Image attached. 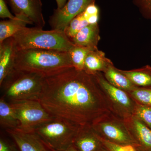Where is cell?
<instances>
[{"instance_id":"obj_9","label":"cell","mask_w":151,"mask_h":151,"mask_svg":"<svg viewBox=\"0 0 151 151\" xmlns=\"http://www.w3.org/2000/svg\"><path fill=\"white\" fill-rule=\"evenodd\" d=\"M6 131L21 151H52L34 132H24L18 129Z\"/></svg>"},{"instance_id":"obj_27","label":"cell","mask_w":151,"mask_h":151,"mask_svg":"<svg viewBox=\"0 0 151 151\" xmlns=\"http://www.w3.org/2000/svg\"><path fill=\"white\" fill-rule=\"evenodd\" d=\"M137 115L151 129V108L140 106L137 109Z\"/></svg>"},{"instance_id":"obj_1","label":"cell","mask_w":151,"mask_h":151,"mask_svg":"<svg viewBox=\"0 0 151 151\" xmlns=\"http://www.w3.org/2000/svg\"><path fill=\"white\" fill-rule=\"evenodd\" d=\"M97 94L91 75L73 67L44 77L39 101L52 116L82 126L96 115Z\"/></svg>"},{"instance_id":"obj_5","label":"cell","mask_w":151,"mask_h":151,"mask_svg":"<svg viewBox=\"0 0 151 151\" xmlns=\"http://www.w3.org/2000/svg\"><path fill=\"white\" fill-rule=\"evenodd\" d=\"M80 125L54 117L41 124L34 132L52 150H62L73 145Z\"/></svg>"},{"instance_id":"obj_10","label":"cell","mask_w":151,"mask_h":151,"mask_svg":"<svg viewBox=\"0 0 151 151\" xmlns=\"http://www.w3.org/2000/svg\"><path fill=\"white\" fill-rule=\"evenodd\" d=\"M17 52L13 37L0 43V84L15 69Z\"/></svg>"},{"instance_id":"obj_23","label":"cell","mask_w":151,"mask_h":151,"mask_svg":"<svg viewBox=\"0 0 151 151\" xmlns=\"http://www.w3.org/2000/svg\"><path fill=\"white\" fill-rule=\"evenodd\" d=\"M101 142L108 150L110 151H141L139 147L135 145H120L112 142L110 141L100 138Z\"/></svg>"},{"instance_id":"obj_2","label":"cell","mask_w":151,"mask_h":151,"mask_svg":"<svg viewBox=\"0 0 151 151\" xmlns=\"http://www.w3.org/2000/svg\"><path fill=\"white\" fill-rule=\"evenodd\" d=\"M73 67L68 51L22 50L17 51L15 60L16 69L37 73L43 77Z\"/></svg>"},{"instance_id":"obj_3","label":"cell","mask_w":151,"mask_h":151,"mask_svg":"<svg viewBox=\"0 0 151 151\" xmlns=\"http://www.w3.org/2000/svg\"><path fill=\"white\" fill-rule=\"evenodd\" d=\"M17 51L29 49L69 51L75 45L63 31L27 27L13 36Z\"/></svg>"},{"instance_id":"obj_6","label":"cell","mask_w":151,"mask_h":151,"mask_svg":"<svg viewBox=\"0 0 151 151\" xmlns=\"http://www.w3.org/2000/svg\"><path fill=\"white\" fill-rule=\"evenodd\" d=\"M10 103L19 123L18 130L22 132H34L37 127L54 117L38 100H26Z\"/></svg>"},{"instance_id":"obj_26","label":"cell","mask_w":151,"mask_h":151,"mask_svg":"<svg viewBox=\"0 0 151 151\" xmlns=\"http://www.w3.org/2000/svg\"><path fill=\"white\" fill-rule=\"evenodd\" d=\"M144 17L151 20V0H134Z\"/></svg>"},{"instance_id":"obj_32","label":"cell","mask_w":151,"mask_h":151,"mask_svg":"<svg viewBox=\"0 0 151 151\" xmlns=\"http://www.w3.org/2000/svg\"><path fill=\"white\" fill-rule=\"evenodd\" d=\"M99 151H110L108 150V149L106 148L105 147V146L103 145V147H102L100 149V150H99Z\"/></svg>"},{"instance_id":"obj_30","label":"cell","mask_w":151,"mask_h":151,"mask_svg":"<svg viewBox=\"0 0 151 151\" xmlns=\"http://www.w3.org/2000/svg\"><path fill=\"white\" fill-rule=\"evenodd\" d=\"M67 0H56L57 9L62 8L66 4Z\"/></svg>"},{"instance_id":"obj_13","label":"cell","mask_w":151,"mask_h":151,"mask_svg":"<svg viewBox=\"0 0 151 151\" xmlns=\"http://www.w3.org/2000/svg\"><path fill=\"white\" fill-rule=\"evenodd\" d=\"M15 16L16 18L0 22V43L27 27V24H33L29 19L24 16Z\"/></svg>"},{"instance_id":"obj_4","label":"cell","mask_w":151,"mask_h":151,"mask_svg":"<svg viewBox=\"0 0 151 151\" xmlns=\"http://www.w3.org/2000/svg\"><path fill=\"white\" fill-rule=\"evenodd\" d=\"M43 76L37 73L17 70L0 84L2 97L9 103L38 100L42 89Z\"/></svg>"},{"instance_id":"obj_21","label":"cell","mask_w":151,"mask_h":151,"mask_svg":"<svg viewBox=\"0 0 151 151\" xmlns=\"http://www.w3.org/2000/svg\"><path fill=\"white\" fill-rule=\"evenodd\" d=\"M89 25L82 12L75 17L65 29L64 32L69 39L73 37L82 28Z\"/></svg>"},{"instance_id":"obj_25","label":"cell","mask_w":151,"mask_h":151,"mask_svg":"<svg viewBox=\"0 0 151 151\" xmlns=\"http://www.w3.org/2000/svg\"><path fill=\"white\" fill-rule=\"evenodd\" d=\"M134 97L140 102L151 105V89H138L132 93Z\"/></svg>"},{"instance_id":"obj_12","label":"cell","mask_w":151,"mask_h":151,"mask_svg":"<svg viewBox=\"0 0 151 151\" xmlns=\"http://www.w3.org/2000/svg\"><path fill=\"white\" fill-rule=\"evenodd\" d=\"M99 39V30L97 24L86 26L70 40L76 46L95 50Z\"/></svg>"},{"instance_id":"obj_18","label":"cell","mask_w":151,"mask_h":151,"mask_svg":"<svg viewBox=\"0 0 151 151\" xmlns=\"http://www.w3.org/2000/svg\"><path fill=\"white\" fill-rule=\"evenodd\" d=\"M100 83L108 94L117 103L125 107H129L131 105L129 98L124 91L113 86L104 79H100Z\"/></svg>"},{"instance_id":"obj_7","label":"cell","mask_w":151,"mask_h":151,"mask_svg":"<svg viewBox=\"0 0 151 151\" xmlns=\"http://www.w3.org/2000/svg\"><path fill=\"white\" fill-rule=\"evenodd\" d=\"M95 0H67L64 6L54 10L48 22L52 29L63 31L73 18Z\"/></svg>"},{"instance_id":"obj_28","label":"cell","mask_w":151,"mask_h":151,"mask_svg":"<svg viewBox=\"0 0 151 151\" xmlns=\"http://www.w3.org/2000/svg\"><path fill=\"white\" fill-rule=\"evenodd\" d=\"M0 151H21L14 141L12 142L3 136H1L0 138Z\"/></svg>"},{"instance_id":"obj_22","label":"cell","mask_w":151,"mask_h":151,"mask_svg":"<svg viewBox=\"0 0 151 151\" xmlns=\"http://www.w3.org/2000/svg\"><path fill=\"white\" fill-rule=\"evenodd\" d=\"M124 74L134 84L142 86H151V69L149 72H126Z\"/></svg>"},{"instance_id":"obj_29","label":"cell","mask_w":151,"mask_h":151,"mask_svg":"<svg viewBox=\"0 0 151 151\" xmlns=\"http://www.w3.org/2000/svg\"><path fill=\"white\" fill-rule=\"evenodd\" d=\"M0 17L2 19H14L16 17L9 11L5 0H0Z\"/></svg>"},{"instance_id":"obj_31","label":"cell","mask_w":151,"mask_h":151,"mask_svg":"<svg viewBox=\"0 0 151 151\" xmlns=\"http://www.w3.org/2000/svg\"><path fill=\"white\" fill-rule=\"evenodd\" d=\"M52 151H78L73 145L70 146L68 148L62 150H52Z\"/></svg>"},{"instance_id":"obj_8","label":"cell","mask_w":151,"mask_h":151,"mask_svg":"<svg viewBox=\"0 0 151 151\" xmlns=\"http://www.w3.org/2000/svg\"><path fill=\"white\" fill-rule=\"evenodd\" d=\"M15 16L27 17L36 27L42 28L45 22L41 0H6Z\"/></svg>"},{"instance_id":"obj_17","label":"cell","mask_w":151,"mask_h":151,"mask_svg":"<svg viewBox=\"0 0 151 151\" xmlns=\"http://www.w3.org/2000/svg\"><path fill=\"white\" fill-rule=\"evenodd\" d=\"M103 57V54L96 49L89 52L85 60L84 70L91 75L103 69L105 65Z\"/></svg>"},{"instance_id":"obj_16","label":"cell","mask_w":151,"mask_h":151,"mask_svg":"<svg viewBox=\"0 0 151 151\" xmlns=\"http://www.w3.org/2000/svg\"><path fill=\"white\" fill-rule=\"evenodd\" d=\"M136 136L141 151H151V129L138 120L134 121Z\"/></svg>"},{"instance_id":"obj_19","label":"cell","mask_w":151,"mask_h":151,"mask_svg":"<svg viewBox=\"0 0 151 151\" xmlns=\"http://www.w3.org/2000/svg\"><path fill=\"white\" fill-rule=\"evenodd\" d=\"M92 50L94 49L76 45L72 47L68 52L73 67L77 70H84L86 57L89 52Z\"/></svg>"},{"instance_id":"obj_24","label":"cell","mask_w":151,"mask_h":151,"mask_svg":"<svg viewBox=\"0 0 151 151\" xmlns=\"http://www.w3.org/2000/svg\"><path fill=\"white\" fill-rule=\"evenodd\" d=\"M99 9L95 2L90 4L82 12L83 15L89 25L97 24L99 20Z\"/></svg>"},{"instance_id":"obj_14","label":"cell","mask_w":151,"mask_h":151,"mask_svg":"<svg viewBox=\"0 0 151 151\" xmlns=\"http://www.w3.org/2000/svg\"><path fill=\"white\" fill-rule=\"evenodd\" d=\"M0 125L6 131L17 130L19 123L10 103L3 97L0 99Z\"/></svg>"},{"instance_id":"obj_11","label":"cell","mask_w":151,"mask_h":151,"mask_svg":"<svg viewBox=\"0 0 151 151\" xmlns=\"http://www.w3.org/2000/svg\"><path fill=\"white\" fill-rule=\"evenodd\" d=\"M87 125L80 126L72 145L78 151H99L103 146L101 139L86 128Z\"/></svg>"},{"instance_id":"obj_20","label":"cell","mask_w":151,"mask_h":151,"mask_svg":"<svg viewBox=\"0 0 151 151\" xmlns=\"http://www.w3.org/2000/svg\"><path fill=\"white\" fill-rule=\"evenodd\" d=\"M106 76L112 84L119 88L130 89L132 87V81L127 76L109 68L106 72Z\"/></svg>"},{"instance_id":"obj_15","label":"cell","mask_w":151,"mask_h":151,"mask_svg":"<svg viewBox=\"0 0 151 151\" xmlns=\"http://www.w3.org/2000/svg\"><path fill=\"white\" fill-rule=\"evenodd\" d=\"M101 129L105 137L107 138L105 140L120 145H136V142L127 133L114 125L104 124L101 126Z\"/></svg>"}]
</instances>
